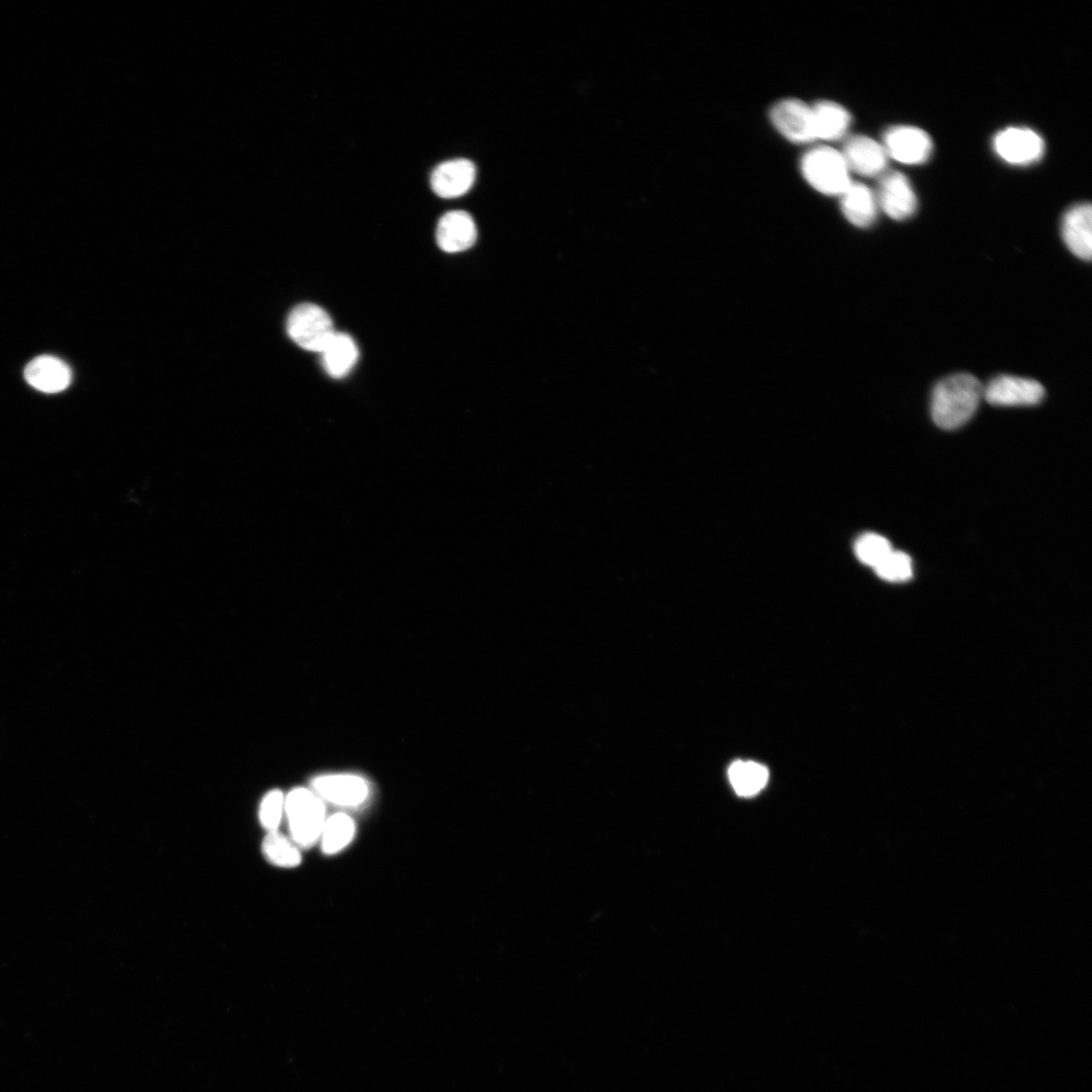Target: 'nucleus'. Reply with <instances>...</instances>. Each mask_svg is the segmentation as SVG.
<instances>
[{
    "label": "nucleus",
    "instance_id": "5701e85b",
    "mask_svg": "<svg viewBox=\"0 0 1092 1092\" xmlns=\"http://www.w3.org/2000/svg\"><path fill=\"white\" fill-rule=\"evenodd\" d=\"M891 543L882 535L866 533L855 542L854 552L863 564L875 568L891 551Z\"/></svg>",
    "mask_w": 1092,
    "mask_h": 1092
},
{
    "label": "nucleus",
    "instance_id": "423d86ee",
    "mask_svg": "<svg viewBox=\"0 0 1092 1092\" xmlns=\"http://www.w3.org/2000/svg\"><path fill=\"white\" fill-rule=\"evenodd\" d=\"M1044 397L1038 381L1014 375H999L984 386L983 398L998 406L1034 405Z\"/></svg>",
    "mask_w": 1092,
    "mask_h": 1092
},
{
    "label": "nucleus",
    "instance_id": "9d476101",
    "mask_svg": "<svg viewBox=\"0 0 1092 1092\" xmlns=\"http://www.w3.org/2000/svg\"><path fill=\"white\" fill-rule=\"evenodd\" d=\"M840 152L850 172L866 177L885 173L889 157L883 145L870 136H849Z\"/></svg>",
    "mask_w": 1092,
    "mask_h": 1092
},
{
    "label": "nucleus",
    "instance_id": "1a4fd4ad",
    "mask_svg": "<svg viewBox=\"0 0 1092 1092\" xmlns=\"http://www.w3.org/2000/svg\"><path fill=\"white\" fill-rule=\"evenodd\" d=\"M875 194L879 209L895 220L907 219L916 211L915 192L908 178L900 172H885Z\"/></svg>",
    "mask_w": 1092,
    "mask_h": 1092
},
{
    "label": "nucleus",
    "instance_id": "7ed1b4c3",
    "mask_svg": "<svg viewBox=\"0 0 1092 1092\" xmlns=\"http://www.w3.org/2000/svg\"><path fill=\"white\" fill-rule=\"evenodd\" d=\"M291 839L298 847H310L321 837L326 811L322 799L305 788H296L285 798Z\"/></svg>",
    "mask_w": 1092,
    "mask_h": 1092
},
{
    "label": "nucleus",
    "instance_id": "0eeeda50",
    "mask_svg": "<svg viewBox=\"0 0 1092 1092\" xmlns=\"http://www.w3.org/2000/svg\"><path fill=\"white\" fill-rule=\"evenodd\" d=\"M995 153L1011 165L1026 166L1038 161L1044 151L1041 136L1027 127L1010 126L996 133Z\"/></svg>",
    "mask_w": 1092,
    "mask_h": 1092
},
{
    "label": "nucleus",
    "instance_id": "f03ea898",
    "mask_svg": "<svg viewBox=\"0 0 1092 1092\" xmlns=\"http://www.w3.org/2000/svg\"><path fill=\"white\" fill-rule=\"evenodd\" d=\"M800 170L807 183L824 195L840 196L852 181L841 152L826 145L809 149L801 158Z\"/></svg>",
    "mask_w": 1092,
    "mask_h": 1092
},
{
    "label": "nucleus",
    "instance_id": "39448f33",
    "mask_svg": "<svg viewBox=\"0 0 1092 1092\" xmlns=\"http://www.w3.org/2000/svg\"><path fill=\"white\" fill-rule=\"evenodd\" d=\"M769 119L775 128L792 143L810 144L817 141L812 105L800 99L778 101L769 110Z\"/></svg>",
    "mask_w": 1092,
    "mask_h": 1092
},
{
    "label": "nucleus",
    "instance_id": "dca6fc26",
    "mask_svg": "<svg viewBox=\"0 0 1092 1092\" xmlns=\"http://www.w3.org/2000/svg\"><path fill=\"white\" fill-rule=\"evenodd\" d=\"M26 381L34 388L56 393L64 390L71 382V370L62 360L52 356L33 359L24 371Z\"/></svg>",
    "mask_w": 1092,
    "mask_h": 1092
},
{
    "label": "nucleus",
    "instance_id": "412c9836",
    "mask_svg": "<svg viewBox=\"0 0 1092 1092\" xmlns=\"http://www.w3.org/2000/svg\"><path fill=\"white\" fill-rule=\"evenodd\" d=\"M262 851L271 863L278 867L293 868L301 861L297 844L277 830L267 833L262 842Z\"/></svg>",
    "mask_w": 1092,
    "mask_h": 1092
},
{
    "label": "nucleus",
    "instance_id": "4be33fe9",
    "mask_svg": "<svg viewBox=\"0 0 1092 1092\" xmlns=\"http://www.w3.org/2000/svg\"><path fill=\"white\" fill-rule=\"evenodd\" d=\"M874 569L879 577L890 582L907 581L913 576L911 557L894 549Z\"/></svg>",
    "mask_w": 1092,
    "mask_h": 1092
},
{
    "label": "nucleus",
    "instance_id": "2eb2a0df",
    "mask_svg": "<svg viewBox=\"0 0 1092 1092\" xmlns=\"http://www.w3.org/2000/svg\"><path fill=\"white\" fill-rule=\"evenodd\" d=\"M839 198L841 211L851 224L868 228L874 223L879 205L875 192L866 184L851 181Z\"/></svg>",
    "mask_w": 1092,
    "mask_h": 1092
},
{
    "label": "nucleus",
    "instance_id": "b1692460",
    "mask_svg": "<svg viewBox=\"0 0 1092 1092\" xmlns=\"http://www.w3.org/2000/svg\"><path fill=\"white\" fill-rule=\"evenodd\" d=\"M285 807V798L281 791L272 790L263 798L259 818L262 826L270 831L277 830Z\"/></svg>",
    "mask_w": 1092,
    "mask_h": 1092
},
{
    "label": "nucleus",
    "instance_id": "f257e3e1",
    "mask_svg": "<svg viewBox=\"0 0 1092 1092\" xmlns=\"http://www.w3.org/2000/svg\"><path fill=\"white\" fill-rule=\"evenodd\" d=\"M984 386L970 373H956L941 379L931 394L930 412L934 424L956 430L976 413Z\"/></svg>",
    "mask_w": 1092,
    "mask_h": 1092
},
{
    "label": "nucleus",
    "instance_id": "6e6552de",
    "mask_svg": "<svg viewBox=\"0 0 1092 1092\" xmlns=\"http://www.w3.org/2000/svg\"><path fill=\"white\" fill-rule=\"evenodd\" d=\"M883 147L892 159L907 165L926 162L932 152L930 136L921 128L912 125H895L883 135Z\"/></svg>",
    "mask_w": 1092,
    "mask_h": 1092
},
{
    "label": "nucleus",
    "instance_id": "9b49d317",
    "mask_svg": "<svg viewBox=\"0 0 1092 1092\" xmlns=\"http://www.w3.org/2000/svg\"><path fill=\"white\" fill-rule=\"evenodd\" d=\"M312 788L323 800L341 807H356L368 796V785L354 775L331 774L312 780Z\"/></svg>",
    "mask_w": 1092,
    "mask_h": 1092
},
{
    "label": "nucleus",
    "instance_id": "4468645a",
    "mask_svg": "<svg viewBox=\"0 0 1092 1092\" xmlns=\"http://www.w3.org/2000/svg\"><path fill=\"white\" fill-rule=\"evenodd\" d=\"M476 237L475 222L466 211H449L438 221L436 240L438 246L444 252L457 253L465 251L475 243Z\"/></svg>",
    "mask_w": 1092,
    "mask_h": 1092
},
{
    "label": "nucleus",
    "instance_id": "aec40b11",
    "mask_svg": "<svg viewBox=\"0 0 1092 1092\" xmlns=\"http://www.w3.org/2000/svg\"><path fill=\"white\" fill-rule=\"evenodd\" d=\"M355 829L354 820L345 813L327 818L320 837L323 852L332 855L341 851L352 841Z\"/></svg>",
    "mask_w": 1092,
    "mask_h": 1092
},
{
    "label": "nucleus",
    "instance_id": "6ab92c4d",
    "mask_svg": "<svg viewBox=\"0 0 1092 1092\" xmlns=\"http://www.w3.org/2000/svg\"><path fill=\"white\" fill-rule=\"evenodd\" d=\"M728 779L738 796L752 797L765 787L768 770L756 761L735 760L728 768Z\"/></svg>",
    "mask_w": 1092,
    "mask_h": 1092
},
{
    "label": "nucleus",
    "instance_id": "f8f14e48",
    "mask_svg": "<svg viewBox=\"0 0 1092 1092\" xmlns=\"http://www.w3.org/2000/svg\"><path fill=\"white\" fill-rule=\"evenodd\" d=\"M1061 233L1069 251L1079 259L1092 256V209L1089 203L1071 207L1063 216Z\"/></svg>",
    "mask_w": 1092,
    "mask_h": 1092
},
{
    "label": "nucleus",
    "instance_id": "f3484780",
    "mask_svg": "<svg viewBox=\"0 0 1092 1092\" xmlns=\"http://www.w3.org/2000/svg\"><path fill=\"white\" fill-rule=\"evenodd\" d=\"M320 354L325 371L336 379L348 375L359 356L355 341L348 334L340 332H335Z\"/></svg>",
    "mask_w": 1092,
    "mask_h": 1092
},
{
    "label": "nucleus",
    "instance_id": "20e7f679",
    "mask_svg": "<svg viewBox=\"0 0 1092 1092\" xmlns=\"http://www.w3.org/2000/svg\"><path fill=\"white\" fill-rule=\"evenodd\" d=\"M289 338L300 348L321 353L335 334L330 314L313 303L296 305L286 321Z\"/></svg>",
    "mask_w": 1092,
    "mask_h": 1092
},
{
    "label": "nucleus",
    "instance_id": "a211bd4d",
    "mask_svg": "<svg viewBox=\"0 0 1092 1092\" xmlns=\"http://www.w3.org/2000/svg\"><path fill=\"white\" fill-rule=\"evenodd\" d=\"M817 141L833 142L845 136L851 117L840 104L822 100L812 105Z\"/></svg>",
    "mask_w": 1092,
    "mask_h": 1092
},
{
    "label": "nucleus",
    "instance_id": "ddd939ff",
    "mask_svg": "<svg viewBox=\"0 0 1092 1092\" xmlns=\"http://www.w3.org/2000/svg\"><path fill=\"white\" fill-rule=\"evenodd\" d=\"M476 169L466 159H454L438 165L431 174V187L442 198H455L466 193L474 183Z\"/></svg>",
    "mask_w": 1092,
    "mask_h": 1092
}]
</instances>
